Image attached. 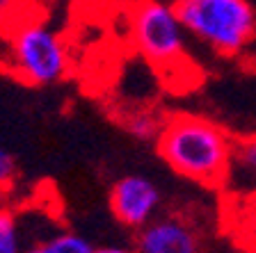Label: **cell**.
<instances>
[{"mask_svg":"<svg viewBox=\"0 0 256 253\" xmlns=\"http://www.w3.org/2000/svg\"><path fill=\"white\" fill-rule=\"evenodd\" d=\"M160 208V192L144 176H124L110 190V210L122 226L140 231Z\"/></svg>","mask_w":256,"mask_h":253,"instance_id":"5b68a950","label":"cell"},{"mask_svg":"<svg viewBox=\"0 0 256 253\" xmlns=\"http://www.w3.org/2000/svg\"><path fill=\"white\" fill-rule=\"evenodd\" d=\"M156 148L174 174L192 183L206 187H224L226 183L234 139L204 116L174 114L165 119Z\"/></svg>","mask_w":256,"mask_h":253,"instance_id":"6da1fadb","label":"cell"},{"mask_svg":"<svg viewBox=\"0 0 256 253\" xmlns=\"http://www.w3.org/2000/svg\"><path fill=\"white\" fill-rule=\"evenodd\" d=\"M188 34L220 57H238L256 39V9L250 0H176Z\"/></svg>","mask_w":256,"mask_h":253,"instance_id":"7a4b0ae2","label":"cell"},{"mask_svg":"<svg viewBox=\"0 0 256 253\" xmlns=\"http://www.w3.org/2000/svg\"><path fill=\"white\" fill-rule=\"evenodd\" d=\"M224 187L231 196H245L256 192V135L234 139L231 167Z\"/></svg>","mask_w":256,"mask_h":253,"instance_id":"52a82bcc","label":"cell"},{"mask_svg":"<svg viewBox=\"0 0 256 253\" xmlns=\"http://www.w3.org/2000/svg\"><path fill=\"white\" fill-rule=\"evenodd\" d=\"M162 123H165V119H160L156 112L138 110V112H130V114L126 116L124 126H126L130 137L140 139V142H156L160 130H162Z\"/></svg>","mask_w":256,"mask_h":253,"instance_id":"9c48e42d","label":"cell"},{"mask_svg":"<svg viewBox=\"0 0 256 253\" xmlns=\"http://www.w3.org/2000/svg\"><path fill=\"white\" fill-rule=\"evenodd\" d=\"M226 226L240 249L256 251V192L231 196L226 208Z\"/></svg>","mask_w":256,"mask_h":253,"instance_id":"ba28073f","label":"cell"},{"mask_svg":"<svg viewBox=\"0 0 256 253\" xmlns=\"http://www.w3.org/2000/svg\"><path fill=\"white\" fill-rule=\"evenodd\" d=\"M16 160L7 148L0 146V194L12 190V185L16 183Z\"/></svg>","mask_w":256,"mask_h":253,"instance_id":"7c38bea8","label":"cell"},{"mask_svg":"<svg viewBox=\"0 0 256 253\" xmlns=\"http://www.w3.org/2000/svg\"><path fill=\"white\" fill-rule=\"evenodd\" d=\"M21 251V233L16 217L10 210L0 208V253H18Z\"/></svg>","mask_w":256,"mask_h":253,"instance_id":"8fae6325","label":"cell"},{"mask_svg":"<svg viewBox=\"0 0 256 253\" xmlns=\"http://www.w3.org/2000/svg\"><path fill=\"white\" fill-rule=\"evenodd\" d=\"M130 39L146 62L170 71L186 57V27L174 5L140 0L130 7Z\"/></svg>","mask_w":256,"mask_h":253,"instance_id":"277c9868","label":"cell"},{"mask_svg":"<svg viewBox=\"0 0 256 253\" xmlns=\"http://www.w3.org/2000/svg\"><path fill=\"white\" fill-rule=\"evenodd\" d=\"M39 253H96V247L87 238L78 235V233L64 231L58 233L53 238H48L39 247H34Z\"/></svg>","mask_w":256,"mask_h":253,"instance_id":"30bf717a","label":"cell"},{"mask_svg":"<svg viewBox=\"0 0 256 253\" xmlns=\"http://www.w3.org/2000/svg\"><path fill=\"white\" fill-rule=\"evenodd\" d=\"M7 64L18 80L44 87L64 80L71 57L64 39L55 30L42 23H28L12 34Z\"/></svg>","mask_w":256,"mask_h":253,"instance_id":"3957f363","label":"cell"},{"mask_svg":"<svg viewBox=\"0 0 256 253\" xmlns=\"http://www.w3.org/2000/svg\"><path fill=\"white\" fill-rule=\"evenodd\" d=\"M204 240L188 219L176 215L154 217L138 231L135 249L142 253H197Z\"/></svg>","mask_w":256,"mask_h":253,"instance_id":"8992f818","label":"cell"}]
</instances>
